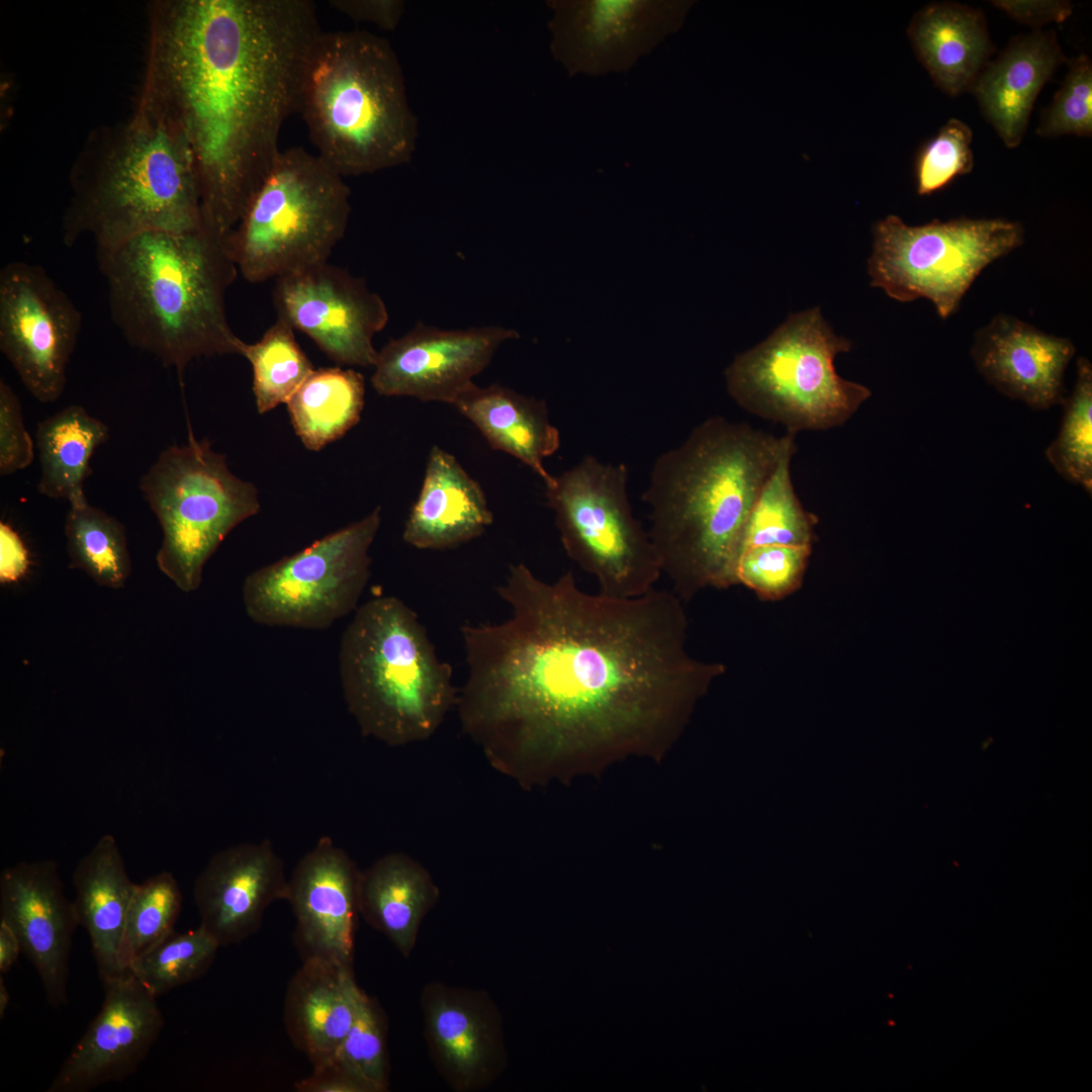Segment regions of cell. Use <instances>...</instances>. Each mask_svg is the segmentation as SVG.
<instances>
[{"mask_svg": "<svg viewBox=\"0 0 1092 1092\" xmlns=\"http://www.w3.org/2000/svg\"><path fill=\"white\" fill-rule=\"evenodd\" d=\"M34 459V443L25 429L22 407L15 391L0 379V475L27 468Z\"/></svg>", "mask_w": 1092, "mask_h": 1092, "instance_id": "7bdbcfd3", "label": "cell"}, {"mask_svg": "<svg viewBox=\"0 0 1092 1092\" xmlns=\"http://www.w3.org/2000/svg\"><path fill=\"white\" fill-rule=\"evenodd\" d=\"M519 333L502 326L440 329L418 322L379 351L371 384L384 396L453 404Z\"/></svg>", "mask_w": 1092, "mask_h": 1092, "instance_id": "e0dca14e", "label": "cell"}, {"mask_svg": "<svg viewBox=\"0 0 1092 1092\" xmlns=\"http://www.w3.org/2000/svg\"><path fill=\"white\" fill-rule=\"evenodd\" d=\"M298 1092H367L352 1075L334 1062L313 1068L312 1073L295 1084Z\"/></svg>", "mask_w": 1092, "mask_h": 1092, "instance_id": "7dc6e473", "label": "cell"}, {"mask_svg": "<svg viewBox=\"0 0 1092 1092\" xmlns=\"http://www.w3.org/2000/svg\"><path fill=\"white\" fill-rule=\"evenodd\" d=\"M496 623L460 628L467 677L456 709L490 765L521 784L568 771L589 755L658 748L725 673L688 651V617L672 592L629 599L509 566Z\"/></svg>", "mask_w": 1092, "mask_h": 1092, "instance_id": "6da1fadb", "label": "cell"}, {"mask_svg": "<svg viewBox=\"0 0 1092 1092\" xmlns=\"http://www.w3.org/2000/svg\"><path fill=\"white\" fill-rule=\"evenodd\" d=\"M218 947L217 940L200 925L185 932L174 931L133 961L128 971L159 997L202 977L214 962Z\"/></svg>", "mask_w": 1092, "mask_h": 1092, "instance_id": "74e56055", "label": "cell"}, {"mask_svg": "<svg viewBox=\"0 0 1092 1092\" xmlns=\"http://www.w3.org/2000/svg\"><path fill=\"white\" fill-rule=\"evenodd\" d=\"M72 880L78 923L89 936L103 983L123 973L119 946L135 887L112 835L98 839L77 863Z\"/></svg>", "mask_w": 1092, "mask_h": 1092, "instance_id": "484cf974", "label": "cell"}, {"mask_svg": "<svg viewBox=\"0 0 1092 1092\" xmlns=\"http://www.w3.org/2000/svg\"><path fill=\"white\" fill-rule=\"evenodd\" d=\"M62 241L91 237L96 248L149 232L203 226L196 163L184 134L136 104L125 121L94 131L76 159Z\"/></svg>", "mask_w": 1092, "mask_h": 1092, "instance_id": "5b68a950", "label": "cell"}, {"mask_svg": "<svg viewBox=\"0 0 1092 1092\" xmlns=\"http://www.w3.org/2000/svg\"><path fill=\"white\" fill-rule=\"evenodd\" d=\"M694 3L549 0L550 51L569 76L625 72L677 32Z\"/></svg>", "mask_w": 1092, "mask_h": 1092, "instance_id": "9a60e30c", "label": "cell"}, {"mask_svg": "<svg viewBox=\"0 0 1092 1092\" xmlns=\"http://www.w3.org/2000/svg\"><path fill=\"white\" fill-rule=\"evenodd\" d=\"M329 1062L336 1063L352 1075L367 1092L387 1088L384 1024L378 1008L361 989L357 994L354 1021Z\"/></svg>", "mask_w": 1092, "mask_h": 1092, "instance_id": "f35d334b", "label": "cell"}, {"mask_svg": "<svg viewBox=\"0 0 1092 1092\" xmlns=\"http://www.w3.org/2000/svg\"><path fill=\"white\" fill-rule=\"evenodd\" d=\"M339 668L362 735L388 746L429 739L456 706L452 666L438 657L417 613L396 597L357 608L341 639Z\"/></svg>", "mask_w": 1092, "mask_h": 1092, "instance_id": "52a82bcc", "label": "cell"}, {"mask_svg": "<svg viewBox=\"0 0 1092 1092\" xmlns=\"http://www.w3.org/2000/svg\"><path fill=\"white\" fill-rule=\"evenodd\" d=\"M439 891L428 871L403 852L387 853L360 872L359 913L398 950H412L420 923Z\"/></svg>", "mask_w": 1092, "mask_h": 1092, "instance_id": "f1b7e54d", "label": "cell"}, {"mask_svg": "<svg viewBox=\"0 0 1092 1092\" xmlns=\"http://www.w3.org/2000/svg\"><path fill=\"white\" fill-rule=\"evenodd\" d=\"M96 253L111 318L131 347L180 374L200 357L242 355L225 308L239 271L223 239L203 226L149 232Z\"/></svg>", "mask_w": 1092, "mask_h": 1092, "instance_id": "277c9868", "label": "cell"}, {"mask_svg": "<svg viewBox=\"0 0 1092 1092\" xmlns=\"http://www.w3.org/2000/svg\"><path fill=\"white\" fill-rule=\"evenodd\" d=\"M796 434L713 417L652 466L643 502L662 574L685 603L736 584L741 534L766 477Z\"/></svg>", "mask_w": 1092, "mask_h": 1092, "instance_id": "3957f363", "label": "cell"}, {"mask_svg": "<svg viewBox=\"0 0 1092 1092\" xmlns=\"http://www.w3.org/2000/svg\"><path fill=\"white\" fill-rule=\"evenodd\" d=\"M850 349L818 307L791 314L764 342L735 357L725 371L728 392L743 410L787 432L839 427L872 394L836 372V356Z\"/></svg>", "mask_w": 1092, "mask_h": 1092, "instance_id": "9c48e42d", "label": "cell"}, {"mask_svg": "<svg viewBox=\"0 0 1092 1092\" xmlns=\"http://www.w3.org/2000/svg\"><path fill=\"white\" fill-rule=\"evenodd\" d=\"M795 453L793 443L762 484L746 519L737 557L745 549L762 545L812 546L818 518L805 510L795 492L791 477Z\"/></svg>", "mask_w": 1092, "mask_h": 1092, "instance_id": "836d02e7", "label": "cell"}, {"mask_svg": "<svg viewBox=\"0 0 1092 1092\" xmlns=\"http://www.w3.org/2000/svg\"><path fill=\"white\" fill-rule=\"evenodd\" d=\"M1075 351L1069 339L1000 313L977 331L971 356L1000 393L1043 411L1064 402L1065 372Z\"/></svg>", "mask_w": 1092, "mask_h": 1092, "instance_id": "7402d4cb", "label": "cell"}, {"mask_svg": "<svg viewBox=\"0 0 1092 1092\" xmlns=\"http://www.w3.org/2000/svg\"><path fill=\"white\" fill-rule=\"evenodd\" d=\"M811 551L809 545L745 549L736 559V584L747 586L764 600L782 599L800 586Z\"/></svg>", "mask_w": 1092, "mask_h": 1092, "instance_id": "ab89813d", "label": "cell"}, {"mask_svg": "<svg viewBox=\"0 0 1092 1092\" xmlns=\"http://www.w3.org/2000/svg\"><path fill=\"white\" fill-rule=\"evenodd\" d=\"M82 327V314L47 270L12 261L0 270V351L33 398L56 402Z\"/></svg>", "mask_w": 1092, "mask_h": 1092, "instance_id": "5bb4252c", "label": "cell"}, {"mask_svg": "<svg viewBox=\"0 0 1092 1092\" xmlns=\"http://www.w3.org/2000/svg\"><path fill=\"white\" fill-rule=\"evenodd\" d=\"M273 303L278 317L307 335L340 365L374 367V336L388 323V310L366 282L329 262L276 279Z\"/></svg>", "mask_w": 1092, "mask_h": 1092, "instance_id": "2e32d148", "label": "cell"}, {"mask_svg": "<svg viewBox=\"0 0 1092 1092\" xmlns=\"http://www.w3.org/2000/svg\"><path fill=\"white\" fill-rule=\"evenodd\" d=\"M908 35L936 86L951 96L972 90L993 52L982 11L952 2L918 11Z\"/></svg>", "mask_w": 1092, "mask_h": 1092, "instance_id": "83f0119b", "label": "cell"}, {"mask_svg": "<svg viewBox=\"0 0 1092 1092\" xmlns=\"http://www.w3.org/2000/svg\"><path fill=\"white\" fill-rule=\"evenodd\" d=\"M480 432L488 445L509 454L549 483L544 460L560 447L547 404L500 384L473 383L452 404Z\"/></svg>", "mask_w": 1092, "mask_h": 1092, "instance_id": "4316f807", "label": "cell"}, {"mask_svg": "<svg viewBox=\"0 0 1092 1092\" xmlns=\"http://www.w3.org/2000/svg\"><path fill=\"white\" fill-rule=\"evenodd\" d=\"M22 952L20 941L12 928L0 920V973H8Z\"/></svg>", "mask_w": 1092, "mask_h": 1092, "instance_id": "c3c4849f", "label": "cell"}, {"mask_svg": "<svg viewBox=\"0 0 1092 1092\" xmlns=\"http://www.w3.org/2000/svg\"><path fill=\"white\" fill-rule=\"evenodd\" d=\"M492 522L480 484L454 455L433 446L404 524L403 541L421 550L453 549L481 536Z\"/></svg>", "mask_w": 1092, "mask_h": 1092, "instance_id": "603a6c76", "label": "cell"}, {"mask_svg": "<svg viewBox=\"0 0 1092 1092\" xmlns=\"http://www.w3.org/2000/svg\"><path fill=\"white\" fill-rule=\"evenodd\" d=\"M181 907L182 894L171 873L161 872L135 884L119 946L123 972L175 931Z\"/></svg>", "mask_w": 1092, "mask_h": 1092, "instance_id": "d590c367", "label": "cell"}, {"mask_svg": "<svg viewBox=\"0 0 1092 1092\" xmlns=\"http://www.w3.org/2000/svg\"><path fill=\"white\" fill-rule=\"evenodd\" d=\"M427 1026L445 1069L462 1086L475 1083L489 1067L495 1048L492 1027L470 1000L452 991L431 995Z\"/></svg>", "mask_w": 1092, "mask_h": 1092, "instance_id": "1f68e13d", "label": "cell"}, {"mask_svg": "<svg viewBox=\"0 0 1092 1092\" xmlns=\"http://www.w3.org/2000/svg\"><path fill=\"white\" fill-rule=\"evenodd\" d=\"M0 920L16 933L22 953L36 970L47 1002L68 1003L73 934L79 926L53 859L20 861L0 875Z\"/></svg>", "mask_w": 1092, "mask_h": 1092, "instance_id": "d6986e66", "label": "cell"}, {"mask_svg": "<svg viewBox=\"0 0 1092 1092\" xmlns=\"http://www.w3.org/2000/svg\"><path fill=\"white\" fill-rule=\"evenodd\" d=\"M352 967L304 960L288 983L284 1024L312 1068L329 1062L349 1031L359 991Z\"/></svg>", "mask_w": 1092, "mask_h": 1092, "instance_id": "d4e9b609", "label": "cell"}, {"mask_svg": "<svg viewBox=\"0 0 1092 1092\" xmlns=\"http://www.w3.org/2000/svg\"><path fill=\"white\" fill-rule=\"evenodd\" d=\"M1062 405L1060 430L1044 454L1058 474L1091 495L1092 365L1087 358H1078L1074 388Z\"/></svg>", "mask_w": 1092, "mask_h": 1092, "instance_id": "8d00e7d4", "label": "cell"}, {"mask_svg": "<svg viewBox=\"0 0 1092 1092\" xmlns=\"http://www.w3.org/2000/svg\"><path fill=\"white\" fill-rule=\"evenodd\" d=\"M973 132L963 121L951 118L937 134L918 151L914 174L919 195L943 189L957 177L970 173L974 166L971 149Z\"/></svg>", "mask_w": 1092, "mask_h": 1092, "instance_id": "60d3db41", "label": "cell"}, {"mask_svg": "<svg viewBox=\"0 0 1092 1092\" xmlns=\"http://www.w3.org/2000/svg\"><path fill=\"white\" fill-rule=\"evenodd\" d=\"M1066 60L1055 31L1036 30L984 67L971 91L1006 147L1021 143L1039 91Z\"/></svg>", "mask_w": 1092, "mask_h": 1092, "instance_id": "cb8c5ba5", "label": "cell"}, {"mask_svg": "<svg viewBox=\"0 0 1092 1092\" xmlns=\"http://www.w3.org/2000/svg\"><path fill=\"white\" fill-rule=\"evenodd\" d=\"M329 4L356 22L370 23L384 30H394L405 10L401 0H330Z\"/></svg>", "mask_w": 1092, "mask_h": 1092, "instance_id": "ee69618b", "label": "cell"}, {"mask_svg": "<svg viewBox=\"0 0 1092 1092\" xmlns=\"http://www.w3.org/2000/svg\"><path fill=\"white\" fill-rule=\"evenodd\" d=\"M381 508L250 573L243 584L247 616L256 624L323 630L357 610L370 577L369 550Z\"/></svg>", "mask_w": 1092, "mask_h": 1092, "instance_id": "4fadbf2b", "label": "cell"}, {"mask_svg": "<svg viewBox=\"0 0 1092 1092\" xmlns=\"http://www.w3.org/2000/svg\"><path fill=\"white\" fill-rule=\"evenodd\" d=\"M136 104L186 138L202 224L223 239L238 224L298 113L309 52L323 32L310 0H159L150 5Z\"/></svg>", "mask_w": 1092, "mask_h": 1092, "instance_id": "7a4b0ae2", "label": "cell"}, {"mask_svg": "<svg viewBox=\"0 0 1092 1092\" xmlns=\"http://www.w3.org/2000/svg\"><path fill=\"white\" fill-rule=\"evenodd\" d=\"M241 356L252 365L253 392L259 414L286 403L314 370L295 340L294 329L280 317L259 341L245 343Z\"/></svg>", "mask_w": 1092, "mask_h": 1092, "instance_id": "e575fe53", "label": "cell"}, {"mask_svg": "<svg viewBox=\"0 0 1092 1092\" xmlns=\"http://www.w3.org/2000/svg\"><path fill=\"white\" fill-rule=\"evenodd\" d=\"M317 155L343 177L412 160L419 130L389 41L366 30L323 32L309 52L299 97Z\"/></svg>", "mask_w": 1092, "mask_h": 1092, "instance_id": "8992f818", "label": "cell"}, {"mask_svg": "<svg viewBox=\"0 0 1092 1092\" xmlns=\"http://www.w3.org/2000/svg\"><path fill=\"white\" fill-rule=\"evenodd\" d=\"M199 925L225 946L259 930L267 908L287 901L289 879L272 842L239 843L216 852L194 883Z\"/></svg>", "mask_w": 1092, "mask_h": 1092, "instance_id": "44dd1931", "label": "cell"}, {"mask_svg": "<svg viewBox=\"0 0 1092 1092\" xmlns=\"http://www.w3.org/2000/svg\"><path fill=\"white\" fill-rule=\"evenodd\" d=\"M344 177L317 154L280 151L223 242L238 271L266 282L328 262L351 213Z\"/></svg>", "mask_w": 1092, "mask_h": 1092, "instance_id": "ba28073f", "label": "cell"}, {"mask_svg": "<svg viewBox=\"0 0 1092 1092\" xmlns=\"http://www.w3.org/2000/svg\"><path fill=\"white\" fill-rule=\"evenodd\" d=\"M628 469L586 455L545 484L568 557L592 574L599 593L636 598L655 587L661 564L648 531L633 514Z\"/></svg>", "mask_w": 1092, "mask_h": 1092, "instance_id": "8fae6325", "label": "cell"}, {"mask_svg": "<svg viewBox=\"0 0 1092 1092\" xmlns=\"http://www.w3.org/2000/svg\"><path fill=\"white\" fill-rule=\"evenodd\" d=\"M992 4L1014 20L1041 26L1050 22L1062 23L1072 14L1069 1L1059 0H997Z\"/></svg>", "mask_w": 1092, "mask_h": 1092, "instance_id": "f6af8a7d", "label": "cell"}, {"mask_svg": "<svg viewBox=\"0 0 1092 1092\" xmlns=\"http://www.w3.org/2000/svg\"><path fill=\"white\" fill-rule=\"evenodd\" d=\"M10 1001V995L1 975L0 977V1017L3 1018Z\"/></svg>", "mask_w": 1092, "mask_h": 1092, "instance_id": "681fc988", "label": "cell"}, {"mask_svg": "<svg viewBox=\"0 0 1092 1092\" xmlns=\"http://www.w3.org/2000/svg\"><path fill=\"white\" fill-rule=\"evenodd\" d=\"M360 871L331 837L318 839L289 879L294 941L304 960L352 967Z\"/></svg>", "mask_w": 1092, "mask_h": 1092, "instance_id": "ffe728a7", "label": "cell"}, {"mask_svg": "<svg viewBox=\"0 0 1092 1092\" xmlns=\"http://www.w3.org/2000/svg\"><path fill=\"white\" fill-rule=\"evenodd\" d=\"M143 497L163 533L157 566L179 589L196 590L203 567L225 537L260 511L257 487L236 476L226 456L188 430L142 475Z\"/></svg>", "mask_w": 1092, "mask_h": 1092, "instance_id": "30bf717a", "label": "cell"}, {"mask_svg": "<svg viewBox=\"0 0 1092 1092\" xmlns=\"http://www.w3.org/2000/svg\"><path fill=\"white\" fill-rule=\"evenodd\" d=\"M109 437V427L80 404L67 405L38 422L35 431L40 464L38 492L68 503L85 498L84 484L92 473L90 461Z\"/></svg>", "mask_w": 1092, "mask_h": 1092, "instance_id": "f546056e", "label": "cell"}, {"mask_svg": "<svg viewBox=\"0 0 1092 1092\" xmlns=\"http://www.w3.org/2000/svg\"><path fill=\"white\" fill-rule=\"evenodd\" d=\"M65 536L70 568L85 571L99 585L124 586L131 562L123 524L85 497L69 503Z\"/></svg>", "mask_w": 1092, "mask_h": 1092, "instance_id": "d6a6232c", "label": "cell"}, {"mask_svg": "<svg viewBox=\"0 0 1092 1092\" xmlns=\"http://www.w3.org/2000/svg\"><path fill=\"white\" fill-rule=\"evenodd\" d=\"M30 565L28 550L14 529L0 523V582L14 583L20 580Z\"/></svg>", "mask_w": 1092, "mask_h": 1092, "instance_id": "bcb514c9", "label": "cell"}, {"mask_svg": "<svg viewBox=\"0 0 1092 1092\" xmlns=\"http://www.w3.org/2000/svg\"><path fill=\"white\" fill-rule=\"evenodd\" d=\"M868 273L898 301L929 299L941 318L959 308L982 271L1024 242L1020 222L1003 218L934 219L912 226L888 215L873 226Z\"/></svg>", "mask_w": 1092, "mask_h": 1092, "instance_id": "7c38bea8", "label": "cell"}, {"mask_svg": "<svg viewBox=\"0 0 1092 1092\" xmlns=\"http://www.w3.org/2000/svg\"><path fill=\"white\" fill-rule=\"evenodd\" d=\"M1092 65L1081 55L1069 61V71L1043 111L1036 133L1041 136L1075 134L1088 136L1092 132Z\"/></svg>", "mask_w": 1092, "mask_h": 1092, "instance_id": "b9f144b4", "label": "cell"}, {"mask_svg": "<svg viewBox=\"0 0 1092 1092\" xmlns=\"http://www.w3.org/2000/svg\"><path fill=\"white\" fill-rule=\"evenodd\" d=\"M99 1012L74 1044L47 1092H87L131 1076L165 1025L158 997L129 972L102 983Z\"/></svg>", "mask_w": 1092, "mask_h": 1092, "instance_id": "ac0fdd59", "label": "cell"}, {"mask_svg": "<svg viewBox=\"0 0 1092 1092\" xmlns=\"http://www.w3.org/2000/svg\"><path fill=\"white\" fill-rule=\"evenodd\" d=\"M364 376L352 369H314L286 402L291 424L305 448L320 451L342 438L361 418Z\"/></svg>", "mask_w": 1092, "mask_h": 1092, "instance_id": "4dcf8cb0", "label": "cell"}]
</instances>
